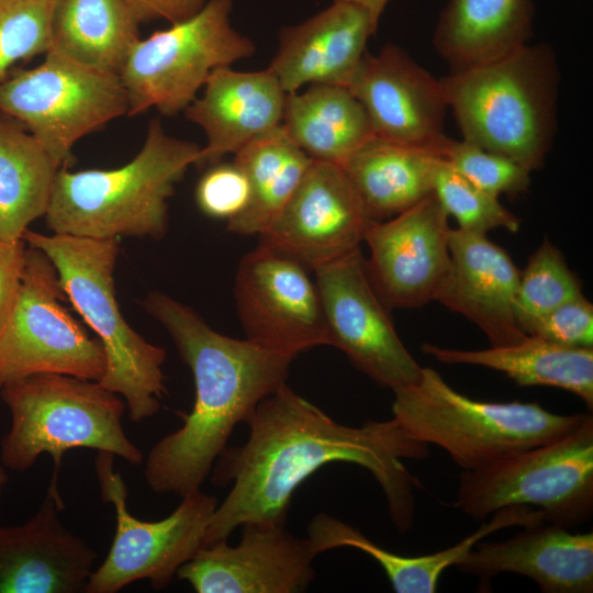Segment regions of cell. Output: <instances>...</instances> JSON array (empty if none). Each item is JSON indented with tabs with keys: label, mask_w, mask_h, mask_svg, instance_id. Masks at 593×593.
<instances>
[{
	"label": "cell",
	"mask_w": 593,
	"mask_h": 593,
	"mask_svg": "<svg viewBox=\"0 0 593 593\" xmlns=\"http://www.w3.org/2000/svg\"><path fill=\"white\" fill-rule=\"evenodd\" d=\"M245 423L247 440L225 447L211 470L213 484L232 486L210 519L203 547L227 541L245 523L287 524L295 490L332 462L368 470L384 493L395 529L413 527L414 490L421 483L404 460L426 458L429 445L410 437L393 418L343 425L286 383Z\"/></svg>",
	"instance_id": "cell-1"
},
{
	"label": "cell",
	"mask_w": 593,
	"mask_h": 593,
	"mask_svg": "<svg viewBox=\"0 0 593 593\" xmlns=\"http://www.w3.org/2000/svg\"><path fill=\"white\" fill-rule=\"evenodd\" d=\"M143 305L167 329L194 380L191 411L153 446L144 470L153 492L182 497L201 488L235 426L287 383L295 357L222 335L165 293L150 292Z\"/></svg>",
	"instance_id": "cell-2"
},
{
	"label": "cell",
	"mask_w": 593,
	"mask_h": 593,
	"mask_svg": "<svg viewBox=\"0 0 593 593\" xmlns=\"http://www.w3.org/2000/svg\"><path fill=\"white\" fill-rule=\"evenodd\" d=\"M201 148L168 135L159 120H152L141 150L122 167L58 170L47 227L89 238L164 237L168 199L187 169L198 165Z\"/></svg>",
	"instance_id": "cell-3"
},
{
	"label": "cell",
	"mask_w": 593,
	"mask_h": 593,
	"mask_svg": "<svg viewBox=\"0 0 593 593\" xmlns=\"http://www.w3.org/2000/svg\"><path fill=\"white\" fill-rule=\"evenodd\" d=\"M560 71L546 43L440 78L462 139L541 168L557 133Z\"/></svg>",
	"instance_id": "cell-4"
},
{
	"label": "cell",
	"mask_w": 593,
	"mask_h": 593,
	"mask_svg": "<svg viewBox=\"0 0 593 593\" xmlns=\"http://www.w3.org/2000/svg\"><path fill=\"white\" fill-rule=\"evenodd\" d=\"M392 418L413 439L436 445L463 471L492 467L553 441L591 414H556L537 402H485L456 391L433 368L393 390Z\"/></svg>",
	"instance_id": "cell-5"
},
{
	"label": "cell",
	"mask_w": 593,
	"mask_h": 593,
	"mask_svg": "<svg viewBox=\"0 0 593 593\" xmlns=\"http://www.w3.org/2000/svg\"><path fill=\"white\" fill-rule=\"evenodd\" d=\"M22 239L51 259L66 298L101 342L107 368L98 382L124 398L131 421L156 414L166 392V351L144 339L120 312L113 280L119 238L45 235L27 228Z\"/></svg>",
	"instance_id": "cell-6"
},
{
	"label": "cell",
	"mask_w": 593,
	"mask_h": 593,
	"mask_svg": "<svg viewBox=\"0 0 593 593\" xmlns=\"http://www.w3.org/2000/svg\"><path fill=\"white\" fill-rule=\"evenodd\" d=\"M0 395L11 415L0 451L9 469L25 471L48 454L51 481L58 483L63 456L70 449L108 451L134 466L144 460L122 426L125 403L98 381L35 373L1 385Z\"/></svg>",
	"instance_id": "cell-7"
},
{
	"label": "cell",
	"mask_w": 593,
	"mask_h": 593,
	"mask_svg": "<svg viewBox=\"0 0 593 593\" xmlns=\"http://www.w3.org/2000/svg\"><path fill=\"white\" fill-rule=\"evenodd\" d=\"M474 521L527 505L545 523L571 528L593 514V416L566 436L492 467L462 471L454 504Z\"/></svg>",
	"instance_id": "cell-8"
},
{
	"label": "cell",
	"mask_w": 593,
	"mask_h": 593,
	"mask_svg": "<svg viewBox=\"0 0 593 593\" xmlns=\"http://www.w3.org/2000/svg\"><path fill=\"white\" fill-rule=\"evenodd\" d=\"M233 0H206L192 16L138 40L120 71L127 115L155 108L172 116L197 98L217 67L250 57L255 44L231 25Z\"/></svg>",
	"instance_id": "cell-9"
},
{
	"label": "cell",
	"mask_w": 593,
	"mask_h": 593,
	"mask_svg": "<svg viewBox=\"0 0 593 593\" xmlns=\"http://www.w3.org/2000/svg\"><path fill=\"white\" fill-rule=\"evenodd\" d=\"M0 112L21 122L60 169L74 164L80 138L127 114L128 101L119 75L49 49L38 66L15 68L0 83Z\"/></svg>",
	"instance_id": "cell-10"
},
{
	"label": "cell",
	"mask_w": 593,
	"mask_h": 593,
	"mask_svg": "<svg viewBox=\"0 0 593 593\" xmlns=\"http://www.w3.org/2000/svg\"><path fill=\"white\" fill-rule=\"evenodd\" d=\"M65 296L51 259L36 247L26 248L20 287L0 336V387L35 373L102 378L103 346L63 304Z\"/></svg>",
	"instance_id": "cell-11"
},
{
	"label": "cell",
	"mask_w": 593,
	"mask_h": 593,
	"mask_svg": "<svg viewBox=\"0 0 593 593\" xmlns=\"http://www.w3.org/2000/svg\"><path fill=\"white\" fill-rule=\"evenodd\" d=\"M113 462V454L98 451L94 468L101 497L113 505L116 526L111 548L92 571L85 593H115L138 580H148L152 588L163 590L203 547L217 499L199 489L182 496L169 516L142 521L127 508V488Z\"/></svg>",
	"instance_id": "cell-12"
},
{
	"label": "cell",
	"mask_w": 593,
	"mask_h": 593,
	"mask_svg": "<svg viewBox=\"0 0 593 593\" xmlns=\"http://www.w3.org/2000/svg\"><path fill=\"white\" fill-rule=\"evenodd\" d=\"M331 346L392 391L418 382L422 368L399 337L358 248L314 270Z\"/></svg>",
	"instance_id": "cell-13"
},
{
	"label": "cell",
	"mask_w": 593,
	"mask_h": 593,
	"mask_svg": "<svg viewBox=\"0 0 593 593\" xmlns=\"http://www.w3.org/2000/svg\"><path fill=\"white\" fill-rule=\"evenodd\" d=\"M307 270L259 243L242 258L234 298L246 338L293 357L331 346L320 293Z\"/></svg>",
	"instance_id": "cell-14"
},
{
	"label": "cell",
	"mask_w": 593,
	"mask_h": 593,
	"mask_svg": "<svg viewBox=\"0 0 593 593\" xmlns=\"http://www.w3.org/2000/svg\"><path fill=\"white\" fill-rule=\"evenodd\" d=\"M371 222L343 167L313 159L259 244L315 270L360 248Z\"/></svg>",
	"instance_id": "cell-15"
},
{
	"label": "cell",
	"mask_w": 593,
	"mask_h": 593,
	"mask_svg": "<svg viewBox=\"0 0 593 593\" xmlns=\"http://www.w3.org/2000/svg\"><path fill=\"white\" fill-rule=\"evenodd\" d=\"M448 217L433 192L368 226L367 271L389 309H417L436 300L450 268Z\"/></svg>",
	"instance_id": "cell-16"
},
{
	"label": "cell",
	"mask_w": 593,
	"mask_h": 593,
	"mask_svg": "<svg viewBox=\"0 0 593 593\" xmlns=\"http://www.w3.org/2000/svg\"><path fill=\"white\" fill-rule=\"evenodd\" d=\"M347 88L363 107L374 136L443 156L448 109L440 79L403 48L387 44L365 52ZM444 158V157H443Z\"/></svg>",
	"instance_id": "cell-17"
},
{
	"label": "cell",
	"mask_w": 593,
	"mask_h": 593,
	"mask_svg": "<svg viewBox=\"0 0 593 593\" xmlns=\"http://www.w3.org/2000/svg\"><path fill=\"white\" fill-rule=\"evenodd\" d=\"M286 525L245 523L237 545L200 548L176 577L198 593L303 592L314 579L316 555L307 538H296Z\"/></svg>",
	"instance_id": "cell-18"
},
{
	"label": "cell",
	"mask_w": 593,
	"mask_h": 593,
	"mask_svg": "<svg viewBox=\"0 0 593 593\" xmlns=\"http://www.w3.org/2000/svg\"><path fill=\"white\" fill-rule=\"evenodd\" d=\"M64 504L51 482L35 515L0 526V593L85 592L97 553L59 518Z\"/></svg>",
	"instance_id": "cell-19"
},
{
	"label": "cell",
	"mask_w": 593,
	"mask_h": 593,
	"mask_svg": "<svg viewBox=\"0 0 593 593\" xmlns=\"http://www.w3.org/2000/svg\"><path fill=\"white\" fill-rule=\"evenodd\" d=\"M479 578L481 592L499 573L532 579L545 593L593 591V533L541 523L523 527L503 541H482L455 566Z\"/></svg>",
	"instance_id": "cell-20"
},
{
	"label": "cell",
	"mask_w": 593,
	"mask_h": 593,
	"mask_svg": "<svg viewBox=\"0 0 593 593\" xmlns=\"http://www.w3.org/2000/svg\"><path fill=\"white\" fill-rule=\"evenodd\" d=\"M450 268L436 296L450 311L477 325L491 346L522 340L514 303L519 273L513 259L486 234L451 228Z\"/></svg>",
	"instance_id": "cell-21"
},
{
	"label": "cell",
	"mask_w": 593,
	"mask_h": 593,
	"mask_svg": "<svg viewBox=\"0 0 593 593\" xmlns=\"http://www.w3.org/2000/svg\"><path fill=\"white\" fill-rule=\"evenodd\" d=\"M376 32L363 7L333 0L314 16L280 31L278 51L267 69L286 93L304 85L347 87Z\"/></svg>",
	"instance_id": "cell-22"
},
{
	"label": "cell",
	"mask_w": 593,
	"mask_h": 593,
	"mask_svg": "<svg viewBox=\"0 0 593 593\" xmlns=\"http://www.w3.org/2000/svg\"><path fill=\"white\" fill-rule=\"evenodd\" d=\"M200 98L186 116L206 135L197 166L215 165L257 136L281 125L287 93L267 68L237 71L231 66L211 71Z\"/></svg>",
	"instance_id": "cell-23"
},
{
	"label": "cell",
	"mask_w": 593,
	"mask_h": 593,
	"mask_svg": "<svg viewBox=\"0 0 593 593\" xmlns=\"http://www.w3.org/2000/svg\"><path fill=\"white\" fill-rule=\"evenodd\" d=\"M538 519L537 512L529 506L503 507L458 544L421 556H403L389 551L351 525L325 513L312 518L307 527V539L316 556L340 547H350L367 553L380 564L398 593H434L443 572L456 566L485 536L512 526H529Z\"/></svg>",
	"instance_id": "cell-24"
},
{
	"label": "cell",
	"mask_w": 593,
	"mask_h": 593,
	"mask_svg": "<svg viewBox=\"0 0 593 593\" xmlns=\"http://www.w3.org/2000/svg\"><path fill=\"white\" fill-rule=\"evenodd\" d=\"M532 0H450L433 36L450 72L503 58L527 45L533 35Z\"/></svg>",
	"instance_id": "cell-25"
},
{
	"label": "cell",
	"mask_w": 593,
	"mask_h": 593,
	"mask_svg": "<svg viewBox=\"0 0 593 593\" xmlns=\"http://www.w3.org/2000/svg\"><path fill=\"white\" fill-rule=\"evenodd\" d=\"M424 354L445 365H471L506 374L518 387L566 390L593 409V348L561 346L526 335L522 340L485 349H452L423 344Z\"/></svg>",
	"instance_id": "cell-26"
},
{
	"label": "cell",
	"mask_w": 593,
	"mask_h": 593,
	"mask_svg": "<svg viewBox=\"0 0 593 593\" xmlns=\"http://www.w3.org/2000/svg\"><path fill=\"white\" fill-rule=\"evenodd\" d=\"M445 159L436 152L373 136L342 165L372 221L393 217L434 192Z\"/></svg>",
	"instance_id": "cell-27"
},
{
	"label": "cell",
	"mask_w": 593,
	"mask_h": 593,
	"mask_svg": "<svg viewBox=\"0 0 593 593\" xmlns=\"http://www.w3.org/2000/svg\"><path fill=\"white\" fill-rule=\"evenodd\" d=\"M281 125L310 158L339 166L374 136L361 103L347 87L335 85L287 93Z\"/></svg>",
	"instance_id": "cell-28"
},
{
	"label": "cell",
	"mask_w": 593,
	"mask_h": 593,
	"mask_svg": "<svg viewBox=\"0 0 593 593\" xmlns=\"http://www.w3.org/2000/svg\"><path fill=\"white\" fill-rule=\"evenodd\" d=\"M138 26L125 0H52L49 49L120 75L139 40Z\"/></svg>",
	"instance_id": "cell-29"
},
{
	"label": "cell",
	"mask_w": 593,
	"mask_h": 593,
	"mask_svg": "<svg viewBox=\"0 0 593 593\" xmlns=\"http://www.w3.org/2000/svg\"><path fill=\"white\" fill-rule=\"evenodd\" d=\"M234 164L245 175L249 199L245 209L227 221L237 235H261L276 222L311 161L279 125L236 152Z\"/></svg>",
	"instance_id": "cell-30"
},
{
	"label": "cell",
	"mask_w": 593,
	"mask_h": 593,
	"mask_svg": "<svg viewBox=\"0 0 593 593\" xmlns=\"http://www.w3.org/2000/svg\"><path fill=\"white\" fill-rule=\"evenodd\" d=\"M58 170L21 122L0 114V240H21L45 216Z\"/></svg>",
	"instance_id": "cell-31"
},
{
	"label": "cell",
	"mask_w": 593,
	"mask_h": 593,
	"mask_svg": "<svg viewBox=\"0 0 593 593\" xmlns=\"http://www.w3.org/2000/svg\"><path fill=\"white\" fill-rule=\"evenodd\" d=\"M580 294L581 280L568 267L558 247L545 237L519 273L514 303L518 327L528 335L547 313Z\"/></svg>",
	"instance_id": "cell-32"
},
{
	"label": "cell",
	"mask_w": 593,
	"mask_h": 593,
	"mask_svg": "<svg viewBox=\"0 0 593 593\" xmlns=\"http://www.w3.org/2000/svg\"><path fill=\"white\" fill-rule=\"evenodd\" d=\"M434 194L462 231L486 234L504 228L516 233L521 227V219L507 210L499 198L468 181L445 160L435 178Z\"/></svg>",
	"instance_id": "cell-33"
},
{
	"label": "cell",
	"mask_w": 593,
	"mask_h": 593,
	"mask_svg": "<svg viewBox=\"0 0 593 593\" xmlns=\"http://www.w3.org/2000/svg\"><path fill=\"white\" fill-rule=\"evenodd\" d=\"M52 0H0V83L51 48Z\"/></svg>",
	"instance_id": "cell-34"
},
{
	"label": "cell",
	"mask_w": 593,
	"mask_h": 593,
	"mask_svg": "<svg viewBox=\"0 0 593 593\" xmlns=\"http://www.w3.org/2000/svg\"><path fill=\"white\" fill-rule=\"evenodd\" d=\"M443 157L459 175L496 198L502 194L519 195L530 186L532 171L508 157L463 139L449 138Z\"/></svg>",
	"instance_id": "cell-35"
},
{
	"label": "cell",
	"mask_w": 593,
	"mask_h": 593,
	"mask_svg": "<svg viewBox=\"0 0 593 593\" xmlns=\"http://www.w3.org/2000/svg\"><path fill=\"white\" fill-rule=\"evenodd\" d=\"M248 199V181L234 163L212 165L195 189L199 209L214 219L231 220L245 209Z\"/></svg>",
	"instance_id": "cell-36"
},
{
	"label": "cell",
	"mask_w": 593,
	"mask_h": 593,
	"mask_svg": "<svg viewBox=\"0 0 593 593\" xmlns=\"http://www.w3.org/2000/svg\"><path fill=\"white\" fill-rule=\"evenodd\" d=\"M528 335L575 348H593V304L580 294L541 317Z\"/></svg>",
	"instance_id": "cell-37"
},
{
	"label": "cell",
	"mask_w": 593,
	"mask_h": 593,
	"mask_svg": "<svg viewBox=\"0 0 593 593\" xmlns=\"http://www.w3.org/2000/svg\"><path fill=\"white\" fill-rule=\"evenodd\" d=\"M25 242L0 240V336L13 306L24 267Z\"/></svg>",
	"instance_id": "cell-38"
},
{
	"label": "cell",
	"mask_w": 593,
	"mask_h": 593,
	"mask_svg": "<svg viewBox=\"0 0 593 593\" xmlns=\"http://www.w3.org/2000/svg\"><path fill=\"white\" fill-rule=\"evenodd\" d=\"M135 20L148 23L166 20L171 24L195 14L206 0H125Z\"/></svg>",
	"instance_id": "cell-39"
},
{
	"label": "cell",
	"mask_w": 593,
	"mask_h": 593,
	"mask_svg": "<svg viewBox=\"0 0 593 593\" xmlns=\"http://www.w3.org/2000/svg\"><path fill=\"white\" fill-rule=\"evenodd\" d=\"M347 1H351L363 7L370 14V18L374 26L378 29L380 16L382 15L390 0H347Z\"/></svg>",
	"instance_id": "cell-40"
},
{
	"label": "cell",
	"mask_w": 593,
	"mask_h": 593,
	"mask_svg": "<svg viewBox=\"0 0 593 593\" xmlns=\"http://www.w3.org/2000/svg\"><path fill=\"white\" fill-rule=\"evenodd\" d=\"M8 482V474L4 469V466L0 465V497L3 493V489Z\"/></svg>",
	"instance_id": "cell-41"
}]
</instances>
